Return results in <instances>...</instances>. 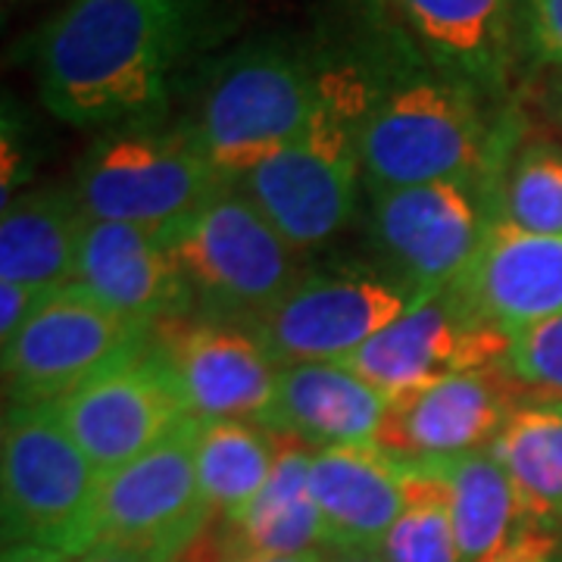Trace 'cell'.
Segmentation results:
<instances>
[{"instance_id":"cell-1","label":"cell","mask_w":562,"mask_h":562,"mask_svg":"<svg viewBox=\"0 0 562 562\" xmlns=\"http://www.w3.org/2000/svg\"><path fill=\"white\" fill-rule=\"evenodd\" d=\"M238 16L241 0H69L22 41L20 60L66 125L157 122Z\"/></svg>"},{"instance_id":"cell-2","label":"cell","mask_w":562,"mask_h":562,"mask_svg":"<svg viewBox=\"0 0 562 562\" xmlns=\"http://www.w3.org/2000/svg\"><path fill=\"white\" fill-rule=\"evenodd\" d=\"M357 69V150L369 194L431 181L503 179L519 144L516 116L491 125L482 94L406 54L387 50V60Z\"/></svg>"},{"instance_id":"cell-3","label":"cell","mask_w":562,"mask_h":562,"mask_svg":"<svg viewBox=\"0 0 562 562\" xmlns=\"http://www.w3.org/2000/svg\"><path fill=\"white\" fill-rule=\"evenodd\" d=\"M325 72L297 41H244L203 63L179 125L235 181L310 125L325 98Z\"/></svg>"},{"instance_id":"cell-4","label":"cell","mask_w":562,"mask_h":562,"mask_svg":"<svg viewBox=\"0 0 562 562\" xmlns=\"http://www.w3.org/2000/svg\"><path fill=\"white\" fill-rule=\"evenodd\" d=\"M362 76L357 66H328L316 116L291 144L235 179L294 250H313L350 222L362 162L357 116Z\"/></svg>"},{"instance_id":"cell-5","label":"cell","mask_w":562,"mask_h":562,"mask_svg":"<svg viewBox=\"0 0 562 562\" xmlns=\"http://www.w3.org/2000/svg\"><path fill=\"white\" fill-rule=\"evenodd\" d=\"M103 472L85 457L54 403H7L0 425L3 547L88 553Z\"/></svg>"},{"instance_id":"cell-6","label":"cell","mask_w":562,"mask_h":562,"mask_svg":"<svg viewBox=\"0 0 562 562\" xmlns=\"http://www.w3.org/2000/svg\"><path fill=\"white\" fill-rule=\"evenodd\" d=\"M160 235L203 319L250 325L301 279L297 250L235 181Z\"/></svg>"},{"instance_id":"cell-7","label":"cell","mask_w":562,"mask_h":562,"mask_svg":"<svg viewBox=\"0 0 562 562\" xmlns=\"http://www.w3.org/2000/svg\"><path fill=\"white\" fill-rule=\"evenodd\" d=\"M228 181L184 125L157 120L106 128L76 166L72 191L88 222L166 232Z\"/></svg>"},{"instance_id":"cell-8","label":"cell","mask_w":562,"mask_h":562,"mask_svg":"<svg viewBox=\"0 0 562 562\" xmlns=\"http://www.w3.org/2000/svg\"><path fill=\"white\" fill-rule=\"evenodd\" d=\"M428 297L435 294L397 272L335 266L301 272L279 301L244 328L254 331L279 369L297 362H344Z\"/></svg>"},{"instance_id":"cell-9","label":"cell","mask_w":562,"mask_h":562,"mask_svg":"<svg viewBox=\"0 0 562 562\" xmlns=\"http://www.w3.org/2000/svg\"><path fill=\"white\" fill-rule=\"evenodd\" d=\"M194 438L198 419L103 475L88 553L116 550L147 562H172L201 538L216 516L203 501Z\"/></svg>"},{"instance_id":"cell-10","label":"cell","mask_w":562,"mask_h":562,"mask_svg":"<svg viewBox=\"0 0 562 562\" xmlns=\"http://www.w3.org/2000/svg\"><path fill=\"white\" fill-rule=\"evenodd\" d=\"M54 406L103 475L138 460L194 419L154 335L106 362Z\"/></svg>"},{"instance_id":"cell-11","label":"cell","mask_w":562,"mask_h":562,"mask_svg":"<svg viewBox=\"0 0 562 562\" xmlns=\"http://www.w3.org/2000/svg\"><path fill=\"white\" fill-rule=\"evenodd\" d=\"M154 325L110 310L76 281L50 291L35 316L3 344L7 403H57L106 362L147 341Z\"/></svg>"},{"instance_id":"cell-12","label":"cell","mask_w":562,"mask_h":562,"mask_svg":"<svg viewBox=\"0 0 562 562\" xmlns=\"http://www.w3.org/2000/svg\"><path fill=\"white\" fill-rule=\"evenodd\" d=\"M497 213L501 188H484V181L372 191V235L391 272L428 294H441L460 279Z\"/></svg>"},{"instance_id":"cell-13","label":"cell","mask_w":562,"mask_h":562,"mask_svg":"<svg viewBox=\"0 0 562 562\" xmlns=\"http://www.w3.org/2000/svg\"><path fill=\"white\" fill-rule=\"evenodd\" d=\"M519 401L503 369L453 372L391 394L375 447L401 462L453 460L491 447Z\"/></svg>"},{"instance_id":"cell-14","label":"cell","mask_w":562,"mask_h":562,"mask_svg":"<svg viewBox=\"0 0 562 562\" xmlns=\"http://www.w3.org/2000/svg\"><path fill=\"white\" fill-rule=\"evenodd\" d=\"M169 360L188 413L206 419H260L269 409L279 366L250 328L232 322L176 316L150 328Z\"/></svg>"},{"instance_id":"cell-15","label":"cell","mask_w":562,"mask_h":562,"mask_svg":"<svg viewBox=\"0 0 562 562\" xmlns=\"http://www.w3.org/2000/svg\"><path fill=\"white\" fill-rule=\"evenodd\" d=\"M506 350V335L472 319L450 291H441L391 322L344 366L391 397L453 372L503 369Z\"/></svg>"},{"instance_id":"cell-16","label":"cell","mask_w":562,"mask_h":562,"mask_svg":"<svg viewBox=\"0 0 562 562\" xmlns=\"http://www.w3.org/2000/svg\"><path fill=\"white\" fill-rule=\"evenodd\" d=\"M447 291L472 319L513 341L562 316V235H535L497 216Z\"/></svg>"},{"instance_id":"cell-17","label":"cell","mask_w":562,"mask_h":562,"mask_svg":"<svg viewBox=\"0 0 562 562\" xmlns=\"http://www.w3.org/2000/svg\"><path fill=\"white\" fill-rule=\"evenodd\" d=\"M76 284L110 310L144 325L194 316V297L162 235L138 225L88 222Z\"/></svg>"},{"instance_id":"cell-18","label":"cell","mask_w":562,"mask_h":562,"mask_svg":"<svg viewBox=\"0 0 562 562\" xmlns=\"http://www.w3.org/2000/svg\"><path fill=\"white\" fill-rule=\"evenodd\" d=\"M431 66L469 85L484 101H503L513 76L516 0H391Z\"/></svg>"},{"instance_id":"cell-19","label":"cell","mask_w":562,"mask_h":562,"mask_svg":"<svg viewBox=\"0 0 562 562\" xmlns=\"http://www.w3.org/2000/svg\"><path fill=\"white\" fill-rule=\"evenodd\" d=\"M406 462L375 443L319 447L310 460V491L328 550L379 553L403 506Z\"/></svg>"},{"instance_id":"cell-20","label":"cell","mask_w":562,"mask_h":562,"mask_svg":"<svg viewBox=\"0 0 562 562\" xmlns=\"http://www.w3.org/2000/svg\"><path fill=\"white\" fill-rule=\"evenodd\" d=\"M387 394L344 362H297L279 369V384L260 425L313 450L375 443Z\"/></svg>"},{"instance_id":"cell-21","label":"cell","mask_w":562,"mask_h":562,"mask_svg":"<svg viewBox=\"0 0 562 562\" xmlns=\"http://www.w3.org/2000/svg\"><path fill=\"white\" fill-rule=\"evenodd\" d=\"M88 216L72 188H32L3 206L0 281L57 291L76 281Z\"/></svg>"},{"instance_id":"cell-22","label":"cell","mask_w":562,"mask_h":562,"mask_svg":"<svg viewBox=\"0 0 562 562\" xmlns=\"http://www.w3.org/2000/svg\"><path fill=\"white\" fill-rule=\"evenodd\" d=\"M310 460L313 447L279 435V457L269 482L257 494V501L222 531L228 560L247 553L328 550L319 506L310 491Z\"/></svg>"},{"instance_id":"cell-23","label":"cell","mask_w":562,"mask_h":562,"mask_svg":"<svg viewBox=\"0 0 562 562\" xmlns=\"http://www.w3.org/2000/svg\"><path fill=\"white\" fill-rule=\"evenodd\" d=\"M491 450L516 484L528 525L562 535V397L522 394Z\"/></svg>"},{"instance_id":"cell-24","label":"cell","mask_w":562,"mask_h":562,"mask_svg":"<svg viewBox=\"0 0 562 562\" xmlns=\"http://www.w3.org/2000/svg\"><path fill=\"white\" fill-rule=\"evenodd\" d=\"M198 479L206 506L222 522H235L257 501L279 457V435L254 419L198 422Z\"/></svg>"},{"instance_id":"cell-25","label":"cell","mask_w":562,"mask_h":562,"mask_svg":"<svg viewBox=\"0 0 562 562\" xmlns=\"http://www.w3.org/2000/svg\"><path fill=\"white\" fill-rule=\"evenodd\" d=\"M438 465L450 482L462 562L494 557L528 525L519 491L491 447L438 460Z\"/></svg>"},{"instance_id":"cell-26","label":"cell","mask_w":562,"mask_h":562,"mask_svg":"<svg viewBox=\"0 0 562 562\" xmlns=\"http://www.w3.org/2000/svg\"><path fill=\"white\" fill-rule=\"evenodd\" d=\"M379 553L384 562H462L450 482L438 462H406L401 516Z\"/></svg>"},{"instance_id":"cell-27","label":"cell","mask_w":562,"mask_h":562,"mask_svg":"<svg viewBox=\"0 0 562 562\" xmlns=\"http://www.w3.org/2000/svg\"><path fill=\"white\" fill-rule=\"evenodd\" d=\"M501 220L535 235H562V144H516L501 181Z\"/></svg>"},{"instance_id":"cell-28","label":"cell","mask_w":562,"mask_h":562,"mask_svg":"<svg viewBox=\"0 0 562 562\" xmlns=\"http://www.w3.org/2000/svg\"><path fill=\"white\" fill-rule=\"evenodd\" d=\"M503 372L531 394L562 397V316L516 335L506 350Z\"/></svg>"},{"instance_id":"cell-29","label":"cell","mask_w":562,"mask_h":562,"mask_svg":"<svg viewBox=\"0 0 562 562\" xmlns=\"http://www.w3.org/2000/svg\"><path fill=\"white\" fill-rule=\"evenodd\" d=\"M516 25L535 60L562 69V0H516Z\"/></svg>"},{"instance_id":"cell-30","label":"cell","mask_w":562,"mask_h":562,"mask_svg":"<svg viewBox=\"0 0 562 562\" xmlns=\"http://www.w3.org/2000/svg\"><path fill=\"white\" fill-rule=\"evenodd\" d=\"M484 562H562V535L541 525H525L513 541Z\"/></svg>"},{"instance_id":"cell-31","label":"cell","mask_w":562,"mask_h":562,"mask_svg":"<svg viewBox=\"0 0 562 562\" xmlns=\"http://www.w3.org/2000/svg\"><path fill=\"white\" fill-rule=\"evenodd\" d=\"M47 294L50 291H35L16 281H0V344L13 341L20 335L22 325L35 316V310Z\"/></svg>"},{"instance_id":"cell-32","label":"cell","mask_w":562,"mask_h":562,"mask_svg":"<svg viewBox=\"0 0 562 562\" xmlns=\"http://www.w3.org/2000/svg\"><path fill=\"white\" fill-rule=\"evenodd\" d=\"M3 562H79L60 550L47 547H3Z\"/></svg>"},{"instance_id":"cell-33","label":"cell","mask_w":562,"mask_h":562,"mask_svg":"<svg viewBox=\"0 0 562 562\" xmlns=\"http://www.w3.org/2000/svg\"><path fill=\"white\" fill-rule=\"evenodd\" d=\"M543 110L562 135V69H553L550 79L543 81Z\"/></svg>"},{"instance_id":"cell-34","label":"cell","mask_w":562,"mask_h":562,"mask_svg":"<svg viewBox=\"0 0 562 562\" xmlns=\"http://www.w3.org/2000/svg\"><path fill=\"white\" fill-rule=\"evenodd\" d=\"M228 562H325V550L316 553H247Z\"/></svg>"},{"instance_id":"cell-35","label":"cell","mask_w":562,"mask_h":562,"mask_svg":"<svg viewBox=\"0 0 562 562\" xmlns=\"http://www.w3.org/2000/svg\"><path fill=\"white\" fill-rule=\"evenodd\" d=\"M325 562H384L382 553L369 550H325Z\"/></svg>"},{"instance_id":"cell-36","label":"cell","mask_w":562,"mask_h":562,"mask_svg":"<svg viewBox=\"0 0 562 562\" xmlns=\"http://www.w3.org/2000/svg\"><path fill=\"white\" fill-rule=\"evenodd\" d=\"M79 562H147L140 557H132V553H116V550H91L79 557Z\"/></svg>"}]
</instances>
